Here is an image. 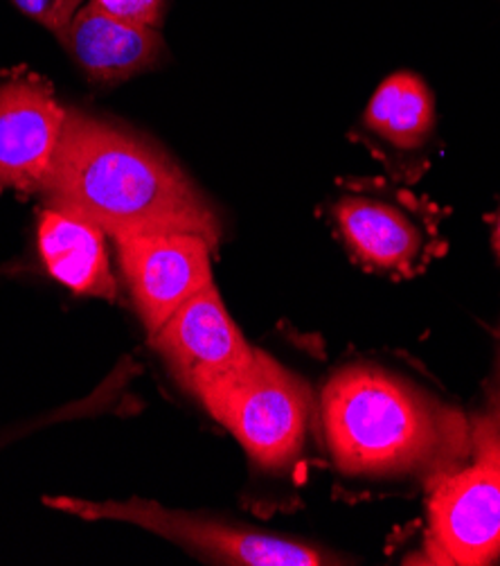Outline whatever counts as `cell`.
I'll use <instances>...</instances> for the list:
<instances>
[{"instance_id":"obj_1","label":"cell","mask_w":500,"mask_h":566,"mask_svg":"<svg viewBox=\"0 0 500 566\" xmlns=\"http://www.w3.org/2000/svg\"><path fill=\"white\" fill-rule=\"evenodd\" d=\"M47 206L93 221L114 240L185 231L214 247L216 212L181 169L142 140L68 111L64 134L41 190Z\"/></svg>"},{"instance_id":"obj_2","label":"cell","mask_w":500,"mask_h":566,"mask_svg":"<svg viewBox=\"0 0 500 566\" xmlns=\"http://www.w3.org/2000/svg\"><path fill=\"white\" fill-rule=\"evenodd\" d=\"M320 418L329 454L348 476L430 483L471 457V424L458 409L376 366L331 375Z\"/></svg>"},{"instance_id":"obj_3","label":"cell","mask_w":500,"mask_h":566,"mask_svg":"<svg viewBox=\"0 0 500 566\" xmlns=\"http://www.w3.org/2000/svg\"><path fill=\"white\" fill-rule=\"evenodd\" d=\"M268 472L291 468L307 440L311 390L302 377L255 348L235 377L221 381L199 400Z\"/></svg>"},{"instance_id":"obj_4","label":"cell","mask_w":500,"mask_h":566,"mask_svg":"<svg viewBox=\"0 0 500 566\" xmlns=\"http://www.w3.org/2000/svg\"><path fill=\"white\" fill-rule=\"evenodd\" d=\"M52 511L68 513L82 520H110L140 526L174 544L194 551L214 564L233 566H325L343 564L333 553L302 544L298 539L257 533L231 526L216 520L172 511L160 503L134 496L129 501H88L77 496L45 499Z\"/></svg>"},{"instance_id":"obj_5","label":"cell","mask_w":500,"mask_h":566,"mask_svg":"<svg viewBox=\"0 0 500 566\" xmlns=\"http://www.w3.org/2000/svg\"><path fill=\"white\" fill-rule=\"evenodd\" d=\"M428 562L485 566L500 557V468L476 459L430 481Z\"/></svg>"},{"instance_id":"obj_6","label":"cell","mask_w":500,"mask_h":566,"mask_svg":"<svg viewBox=\"0 0 500 566\" xmlns=\"http://www.w3.org/2000/svg\"><path fill=\"white\" fill-rule=\"evenodd\" d=\"M136 310L156 334L192 296L214 285L212 251L203 235L185 231L142 233L116 240Z\"/></svg>"},{"instance_id":"obj_7","label":"cell","mask_w":500,"mask_h":566,"mask_svg":"<svg viewBox=\"0 0 500 566\" xmlns=\"http://www.w3.org/2000/svg\"><path fill=\"white\" fill-rule=\"evenodd\" d=\"M151 338L174 377L196 400L246 368L255 353L231 318L216 285L181 305Z\"/></svg>"},{"instance_id":"obj_8","label":"cell","mask_w":500,"mask_h":566,"mask_svg":"<svg viewBox=\"0 0 500 566\" xmlns=\"http://www.w3.org/2000/svg\"><path fill=\"white\" fill-rule=\"evenodd\" d=\"M68 111L36 75L0 82V192H41Z\"/></svg>"},{"instance_id":"obj_9","label":"cell","mask_w":500,"mask_h":566,"mask_svg":"<svg viewBox=\"0 0 500 566\" xmlns=\"http://www.w3.org/2000/svg\"><path fill=\"white\" fill-rule=\"evenodd\" d=\"M60 41L91 80L104 84L151 69L162 52L158 28L127 21L93 0L75 14Z\"/></svg>"},{"instance_id":"obj_10","label":"cell","mask_w":500,"mask_h":566,"mask_svg":"<svg viewBox=\"0 0 500 566\" xmlns=\"http://www.w3.org/2000/svg\"><path fill=\"white\" fill-rule=\"evenodd\" d=\"M39 251L50 275L71 292L106 301L118 296L104 231L82 214L47 206L39 221Z\"/></svg>"},{"instance_id":"obj_11","label":"cell","mask_w":500,"mask_h":566,"mask_svg":"<svg viewBox=\"0 0 500 566\" xmlns=\"http://www.w3.org/2000/svg\"><path fill=\"white\" fill-rule=\"evenodd\" d=\"M333 219L350 251L368 266L387 273H411L424 249V231L400 206L345 197L333 208Z\"/></svg>"},{"instance_id":"obj_12","label":"cell","mask_w":500,"mask_h":566,"mask_svg":"<svg viewBox=\"0 0 500 566\" xmlns=\"http://www.w3.org/2000/svg\"><path fill=\"white\" fill-rule=\"evenodd\" d=\"M363 125L400 149H419L435 127L433 93L415 73H395L374 91Z\"/></svg>"},{"instance_id":"obj_13","label":"cell","mask_w":500,"mask_h":566,"mask_svg":"<svg viewBox=\"0 0 500 566\" xmlns=\"http://www.w3.org/2000/svg\"><path fill=\"white\" fill-rule=\"evenodd\" d=\"M469 424L471 457L500 468V392L491 395L487 407Z\"/></svg>"},{"instance_id":"obj_14","label":"cell","mask_w":500,"mask_h":566,"mask_svg":"<svg viewBox=\"0 0 500 566\" xmlns=\"http://www.w3.org/2000/svg\"><path fill=\"white\" fill-rule=\"evenodd\" d=\"M12 3L60 39L75 14L86 6V0H12Z\"/></svg>"},{"instance_id":"obj_15","label":"cell","mask_w":500,"mask_h":566,"mask_svg":"<svg viewBox=\"0 0 500 566\" xmlns=\"http://www.w3.org/2000/svg\"><path fill=\"white\" fill-rule=\"evenodd\" d=\"M93 3L127 21H136L153 28H158L162 8H164V0H93Z\"/></svg>"},{"instance_id":"obj_16","label":"cell","mask_w":500,"mask_h":566,"mask_svg":"<svg viewBox=\"0 0 500 566\" xmlns=\"http://www.w3.org/2000/svg\"><path fill=\"white\" fill-rule=\"evenodd\" d=\"M493 247H496V253L500 258V212H498V219H496V226H493Z\"/></svg>"},{"instance_id":"obj_17","label":"cell","mask_w":500,"mask_h":566,"mask_svg":"<svg viewBox=\"0 0 500 566\" xmlns=\"http://www.w3.org/2000/svg\"><path fill=\"white\" fill-rule=\"evenodd\" d=\"M3 444H6V440H3V438H0V447H3Z\"/></svg>"}]
</instances>
